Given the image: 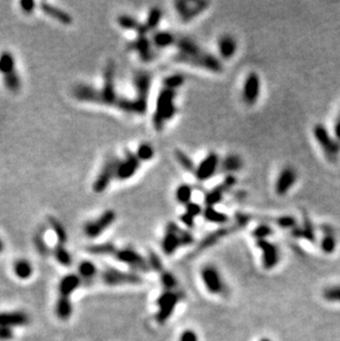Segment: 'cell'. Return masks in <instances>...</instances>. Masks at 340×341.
Returning a JSON list of instances; mask_svg holds the SVG:
<instances>
[{"instance_id": "obj_1", "label": "cell", "mask_w": 340, "mask_h": 341, "mask_svg": "<svg viewBox=\"0 0 340 341\" xmlns=\"http://www.w3.org/2000/svg\"><path fill=\"white\" fill-rule=\"evenodd\" d=\"M176 91L163 89L159 92L157 102H156V111L153 116V126L157 132H160L165 127L166 122L172 120L177 113V107L175 104Z\"/></svg>"}, {"instance_id": "obj_2", "label": "cell", "mask_w": 340, "mask_h": 341, "mask_svg": "<svg viewBox=\"0 0 340 341\" xmlns=\"http://www.w3.org/2000/svg\"><path fill=\"white\" fill-rule=\"evenodd\" d=\"M193 241V235L189 231L183 230L175 222H169L161 240V248L165 254L171 255L181 246L191 245Z\"/></svg>"}, {"instance_id": "obj_3", "label": "cell", "mask_w": 340, "mask_h": 341, "mask_svg": "<svg viewBox=\"0 0 340 341\" xmlns=\"http://www.w3.org/2000/svg\"><path fill=\"white\" fill-rule=\"evenodd\" d=\"M132 83L135 86L136 98L134 99L135 113L145 114L148 108V96L150 91V84H152V74L144 70H138L134 73Z\"/></svg>"}, {"instance_id": "obj_4", "label": "cell", "mask_w": 340, "mask_h": 341, "mask_svg": "<svg viewBox=\"0 0 340 341\" xmlns=\"http://www.w3.org/2000/svg\"><path fill=\"white\" fill-rule=\"evenodd\" d=\"M183 297V292L179 291H163L160 295L158 296L156 300L157 305V314L156 320L159 323H165L169 319L172 314L175 313L177 307L181 299Z\"/></svg>"}, {"instance_id": "obj_5", "label": "cell", "mask_w": 340, "mask_h": 341, "mask_svg": "<svg viewBox=\"0 0 340 341\" xmlns=\"http://www.w3.org/2000/svg\"><path fill=\"white\" fill-rule=\"evenodd\" d=\"M175 60L177 62L209 70V71L213 73H221L223 71V65L220 62V60L215 58L214 55L208 53V52L201 51L200 53L197 55H183L177 53L175 56Z\"/></svg>"}, {"instance_id": "obj_6", "label": "cell", "mask_w": 340, "mask_h": 341, "mask_svg": "<svg viewBox=\"0 0 340 341\" xmlns=\"http://www.w3.org/2000/svg\"><path fill=\"white\" fill-rule=\"evenodd\" d=\"M201 281L206 290L212 295H224L227 292V284L218 268L212 264L205 265L200 270Z\"/></svg>"}, {"instance_id": "obj_7", "label": "cell", "mask_w": 340, "mask_h": 341, "mask_svg": "<svg viewBox=\"0 0 340 341\" xmlns=\"http://www.w3.org/2000/svg\"><path fill=\"white\" fill-rule=\"evenodd\" d=\"M102 281L107 286H123V285H137L143 282V279L137 273L124 272V270L106 268L101 274Z\"/></svg>"}, {"instance_id": "obj_8", "label": "cell", "mask_w": 340, "mask_h": 341, "mask_svg": "<svg viewBox=\"0 0 340 341\" xmlns=\"http://www.w3.org/2000/svg\"><path fill=\"white\" fill-rule=\"evenodd\" d=\"M314 136H315V139L319 144L327 158L330 161H334L337 158L340 154V142L331 136L324 125L317 124L314 127Z\"/></svg>"}, {"instance_id": "obj_9", "label": "cell", "mask_w": 340, "mask_h": 341, "mask_svg": "<svg viewBox=\"0 0 340 341\" xmlns=\"http://www.w3.org/2000/svg\"><path fill=\"white\" fill-rule=\"evenodd\" d=\"M121 159L116 158V157H109V158L105 161V164L102 167L99 176L95 179L94 183H93V190L96 194H102L106 189H107L108 185L114 178H116V171L119 165Z\"/></svg>"}, {"instance_id": "obj_10", "label": "cell", "mask_w": 340, "mask_h": 341, "mask_svg": "<svg viewBox=\"0 0 340 341\" xmlns=\"http://www.w3.org/2000/svg\"><path fill=\"white\" fill-rule=\"evenodd\" d=\"M115 71H116L115 62L113 60H109L104 70V85L101 90L103 104L105 105H116L119 98L115 92Z\"/></svg>"}, {"instance_id": "obj_11", "label": "cell", "mask_w": 340, "mask_h": 341, "mask_svg": "<svg viewBox=\"0 0 340 341\" xmlns=\"http://www.w3.org/2000/svg\"><path fill=\"white\" fill-rule=\"evenodd\" d=\"M116 220V213L113 210H106V211L94 221L87 222L84 225V233L87 238L95 239L100 237L102 233H104L106 229L113 224Z\"/></svg>"}, {"instance_id": "obj_12", "label": "cell", "mask_w": 340, "mask_h": 341, "mask_svg": "<svg viewBox=\"0 0 340 341\" xmlns=\"http://www.w3.org/2000/svg\"><path fill=\"white\" fill-rule=\"evenodd\" d=\"M115 259L124 264H127L132 269L139 270V272H147L150 268L148 261H146L138 252L131 247L117 250L115 253Z\"/></svg>"}, {"instance_id": "obj_13", "label": "cell", "mask_w": 340, "mask_h": 341, "mask_svg": "<svg viewBox=\"0 0 340 341\" xmlns=\"http://www.w3.org/2000/svg\"><path fill=\"white\" fill-rule=\"evenodd\" d=\"M256 246L262 252V264L265 269H273L280 263V248L268 240H256Z\"/></svg>"}, {"instance_id": "obj_14", "label": "cell", "mask_w": 340, "mask_h": 341, "mask_svg": "<svg viewBox=\"0 0 340 341\" xmlns=\"http://www.w3.org/2000/svg\"><path fill=\"white\" fill-rule=\"evenodd\" d=\"M176 10L180 16L181 20L183 23H189V21L193 20L196 17L201 15L203 11L207 10V8L209 7V2L207 1H196V2H189V1H180L175 2Z\"/></svg>"}, {"instance_id": "obj_15", "label": "cell", "mask_w": 340, "mask_h": 341, "mask_svg": "<svg viewBox=\"0 0 340 341\" xmlns=\"http://www.w3.org/2000/svg\"><path fill=\"white\" fill-rule=\"evenodd\" d=\"M140 160L137 158L136 154L130 150L125 151V158L121 159L116 171V179L121 181L128 180L137 172L139 168Z\"/></svg>"}, {"instance_id": "obj_16", "label": "cell", "mask_w": 340, "mask_h": 341, "mask_svg": "<svg viewBox=\"0 0 340 341\" xmlns=\"http://www.w3.org/2000/svg\"><path fill=\"white\" fill-rule=\"evenodd\" d=\"M261 93V80L258 73L251 72L246 76L244 85H243L242 98L246 105H254L258 102Z\"/></svg>"}, {"instance_id": "obj_17", "label": "cell", "mask_w": 340, "mask_h": 341, "mask_svg": "<svg viewBox=\"0 0 340 341\" xmlns=\"http://www.w3.org/2000/svg\"><path fill=\"white\" fill-rule=\"evenodd\" d=\"M236 178L233 174H229L225 177L224 180L216 186L213 189L207 192L205 196V203L207 207H214L215 204H218L221 200L223 199V195L225 192H228L231 188L235 186Z\"/></svg>"}, {"instance_id": "obj_18", "label": "cell", "mask_w": 340, "mask_h": 341, "mask_svg": "<svg viewBox=\"0 0 340 341\" xmlns=\"http://www.w3.org/2000/svg\"><path fill=\"white\" fill-rule=\"evenodd\" d=\"M220 167V158L215 152H210L196 168V178L199 181H206L216 172Z\"/></svg>"}, {"instance_id": "obj_19", "label": "cell", "mask_w": 340, "mask_h": 341, "mask_svg": "<svg viewBox=\"0 0 340 341\" xmlns=\"http://www.w3.org/2000/svg\"><path fill=\"white\" fill-rule=\"evenodd\" d=\"M297 181V172L293 167H285L278 174L275 182V192L278 195H285L295 182Z\"/></svg>"}, {"instance_id": "obj_20", "label": "cell", "mask_w": 340, "mask_h": 341, "mask_svg": "<svg viewBox=\"0 0 340 341\" xmlns=\"http://www.w3.org/2000/svg\"><path fill=\"white\" fill-rule=\"evenodd\" d=\"M128 50L136 51L144 62H150L155 59V52L152 49V42L147 36H138L128 45Z\"/></svg>"}, {"instance_id": "obj_21", "label": "cell", "mask_w": 340, "mask_h": 341, "mask_svg": "<svg viewBox=\"0 0 340 341\" xmlns=\"http://www.w3.org/2000/svg\"><path fill=\"white\" fill-rule=\"evenodd\" d=\"M238 229H241V226L237 225L236 223L234 225L220 227V229L215 230L214 232H211L210 234H208L207 237L203 239L200 243H199V245L197 247V252H200L202 250H206V248L208 247L214 245V244L218 243L221 239L225 238L227 235L231 234L232 232H234V231H237Z\"/></svg>"}, {"instance_id": "obj_22", "label": "cell", "mask_w": 340, "mask_h": 341, "mask_svg": "<svg viewBox=\"0 0 340 341\" xmlns=\"http://www.w3.org/2000/svg\"><path fill=\"white\" fill-rule=\"evenodd\" d=\"M73 95L75 98L81 100V102L103 104V98H102L101 91L96 90L90 85L79 84L78 86H75L73 90Z\"/></svg>"}, {"instance_id": "obj_23", "label": "cell", "mask_w": 340, "mask_h": 341, "mask_svg": "<svg viewBox=\"0 0 340 341\" xmlns=\"http://www.w3.org/2000/svg\"><path fill=\"white\" fill-rule=\"evenodd\" d=\"M29 322V316L24 312L0 313V326L10 328L25 326Z\"/></svg>"}, {"instance_id": "obj_24", "label": "cell", "mask_w": 340, "mask_h": 341, "mask_svg": "<svg viewBox=\"0 0 340 341\" xmlns=\"http://www.w3.org/2000/svg\"><path fill=\"white\" fill-rule=\"evenodd\" d=\"M82 279L77 274H69L61 279L59 283L60 296L71 297V295L81 286Z\"/></svg>"}, {"instance_id": "obj_25", "label": "cell", "mask_w": 340, "mask_h": 341, "mask_svg": "<svg viewBox=\"0 0 340 341\" xmlns=\"http://www.w3.org/2000/svg\"><path fill=\"white\" fill-rule=\"evenodd\" d=\"M117 23L121 25L123 29L126 30H131V31H135L138 36H147L148 30L146 28L145 24L140 23L139 20H137L136 18L128 15H121L117 18Z\"/></svg>"}, {"instance_id": "obj_26", "label": "cell", "mask_w": 340, "mask_h": 341, "mask_svg": "<svg viewBox=\"0 0 340 341\" xmlns=\"http://www.w3.org/2000/svg\"><path fill=\"white\" fill-rule=\"evenodd\" d=\"M40 6H41V9L44 12V14L50 16L51 18H53L56 21H59V23L63 24H71L73 23V18L72 16L68 12L60 9V8H57L55 6H52L51 3L48 2H41L40 3Z\"/></svg>"}, {"instance_id": "obj_27", "label": "cell", "mask_w": 340, "mask_h": 341, "mask_svg": "<svg viewBox=\"0 0 340 341\" xmlns=\"http://www.w3.org/2000/svg\"><path fill=\"white\" fill-rule=\"evenodd\" d=\"M218 48L221 58L229 60L235 54L237 49L236 40L231 34H223V36L219 39Z\"/></svg>"}, {"instance_id": "obj_28", "label": "cell", "mask_w": 340, "mask_h": 341, "mask_svg": "<svg viewBox=\"0 0 340 341\" xmlns=\"http://www.w3.org/2000/svg\"><path fill=\"white\" fill-rule=\"evenodd\" d=\"M243 167V161L237 155H228L224 159L220 161V171L222 173L231 174L233 172H236Z\"/></svg>"}, {"instance_id": "obj_29", "label": "cell", "mask_w": 340, "mask_h": 341, "mask_svg": "<svg viewBox=\"0 0 340 341\" xmlns=\"http://www.w3.org/2000/svg\"><path fill=\"white\" fill-rule=\"evenodd\" d=\"M175 46L178 49V53L183 55H197L202 51L196 42L185 37L177 39Z\"/></svg>"}, {"instance_id": "obj_30", "label": "cell", "mask_w": 340, "mask_h": 341, "mask_svg": "<svg viewBox=\"0 0 340 341\" xmlns=\"http://www.w3.org/2000/svg\"><path fill=\"white\" fill-rule=\"evenodd\" d=\"M73 314V306L71 303L70 297L60 296L55 304V315L61 320H69Z\"/></svg>"}, {"instance_id": "obj_31", "label": "cell", "mask_w": 340, "mask_h": 341, "mask_svg": "<svg viewBox=\"0 0 340 341\" xmlns=\"http://www.w3.org/2000/svg\"><path fill=\"white\" fill-rule=\"evenodd\" d=\"M291 235L297 239H306L311 242L315 241V232H314V226L311 220L307 217H305L303 225L294 227L291 230Z\"/></svg>"}, {"instance_id": "obj_32", "label": "cell", "mask_w": 340, "mask_h": 341, "mask_svg": "<svg viewBox=\"0 0 340 341\" xmlns=\"http://www.w3.org/2000/svg\"><path fill=\"white\" fill-rule=\"evenodd\" d=\"M175 36L168 31H157L153 36L154 46L158 49H166V48L176 45Z\"/></svg>"}, {"instance_id": "obj_33", "label": "cell", "mask_w": 340, "mask_h": 341, "mask_svg": "<svg viewBox=\"0 0 340 341\" xmlns=\"http://www.w3.org/2000/svg\"><path fill=\"white\" fill-rule=\"evenodd\" d=\"M16 72V62L13 55L9 51H2L0 53V73L3 76Z\"/></svg>"}, {"instance_id": "obj_34", "label": "cell", "mask_w": 340, "mask_h": 341, "mask_svg": "<svg viewBox=\"0 0 340 341\" xmlns=\"http://www.w3.org/2000/svg\"><path fill=\"white\" fill-rule=\"evenodd\" d=\"M202 216L208 222L215 223V224H225L229 222V217L227 214L218 211L214 207H206Z\"/></svg>"}, {"instance_id": "obj_35", "label": "cell", "mask_w": 340, "mask_h": 341, "mask_svg": "<svg viewBox=\"0 0 340 341\" xmlns=\"http://www.w3.org/2000/svg\"><path fill=\"white\" fill-rule=\"evenodd\" d=\"M97 268L91 261H82L78 265V276L84 281L90 282L96 276Z\"/></svg>"}, {"instance_id": "obj_36", "label": "cell", "mask_w": 340, "mask_h": 341, "mask_svg": "<svg viewBox=\"0 0 340 341\" xmlns=\"http://www.w3.org/2000/svg\"><path fill=\"white\" fill-rule=\"evenodd\" d=\"M13 270L16 276L20 279H28L33 273L32 265L26 260H18L13 266Z\"/></svg>"}, {"instance_id": "obj_37", "label": "cell", "mask_w": 340, "mask_h": 341, "mask_svg": "<svg viewBox=\"0 0 340 341\" xmlns=\"http://www.w3.org/2000/svg\"><path fill=\"white\" fill-rule=\"evenodd\" d=\"M53 255H54L55 260L59 262L62 266L69 268V266L72 264V257H71V254L64 247V244L57 243L55 247L53 248Z\"/></svg>"}, {"instance_id": "obj_38", "label": "cell", "mask_w": 340, "mask_h": 341, "mask_svg": "<svg viewBox=\"0 0 340 341\" xmlns=\"http://www.w3.org/2000/svg\"><path fill=\"white\" fill-rule=\"evenodd\" d=\"M85 250L95 255H109L116 253V247L112 243H103V244H94V245L87 246Z\"/></svg>"}, {"instance_id": "obj_39", "label": "cell", "mask_w": 340, "mask_h": 341, "mask_svg": "<svg viewBox=\"0 0 340 341\" xmlns=\"http://www.w3.org/2000/svg\"><path fill=\"white\" fill-rule=\"evenodd\" d=\"M161 18H162V10L159 7H153L149 11L147 20H146V24H145L148 32L153 31V30H155L158 27Z\"/></svg>"}, {"instance_id": "obj_40", "label": "cell", "mask_w": 340, "mask_h": 341, "mask_svg": "<svg viewBox=\"0 0 340 341\" xmlns=\"http://www.w3.org/2000/svg\"><path fill=\"white\" fill-rule=\"evenodd\" d=\"M49 224L51 225L52 230L54 231V233L56 235L57 242L60 244H65L68 241V234H66V231L64 229V226L62 225V223L57 220V219L53 217H49Z\"/></svg>"}, {"instance_id": "obj_41", "label": "cell", "mask_w": 340, "mask_h": 341, "mask_svg": "<svg viewBox=\"0 0 340 341\" xmlns=\"http://www.w3.org/2000/svg\"><path fill=\"white\" fill-rule=\"evenodd\" d=\"M191 196H192V188L189 185H180L176 190V200L178 201L180 204L187 205L188 203L191 202Z\"/></svg>"}, {"instance_id": "obj_42", "label": "cell", "mask_w": 340, "mask_h": 341, "mask_svg": "<svg viewBox=\"0 0 340 341\" xmlns=\"http://www.w3.org/2000/svg\"><path fill=\"white\" fill-rule=\"evenodd\" d=\"M175 156H176L177 161H178L181 167H183L185 170V171H189V172H194V171H196L197 167H196V166H194L192 159L190 158V157L187 154H185L184 151L180 150V149H176Z\"/></svg>"}, {"instance_id": "obj_43", "label": "cell", "mask_w": 340, "mask_h": 341, "mask_svg": "<svg viewBox=\"0 0 340 341\" xmlns=\"http://www.w3.org/2000/svg\"><path fill=\"white\" fill-rule=\"evenodd\" d=\"M184 80L185 78L183 74H179V73L171 74V75L163 78L162 85H163V87H165V89L176 91L177 89H178V87H180L181 85L183 84Z\"/></svg>"}, {"instance_id": "obj_44", "label": "cell", "mask_w": 340, "mask_h": 341, "mask_svg": "<svg viewBox=\"0 0 340 341\" xmlns=\"http://www.w3.org/2000/svg\"><path fill=\"white\" fill-rule=\"evenodd\" d=\"M320 248L322 250V252L326 253V254H330V253H333L335 251L336 240L333 232L329 231V229H327L325 231V235L324 238H322L321 243H320Z\"/></svg>"}, {"instance_id": "obj_45", "label": "cell", "mask_w": 340, "mask_h": 341, "mask_svg": "<svg viewBox=\"0 0 340 341\" xmlns=\"http://www.w3.org/2000/svg\"><path fill=\"white\" fill-rule=\"evenodd\" d=\"M136 156L140 161H149L154 158L155 150L150 144L143 143L137 148Z\"/></svg>"}, {"instance_id": "obj_46", "label": "cell", "mask_w": 340, "mask_h": 341, "mask_svg": "<svg viewBox=\"0 0 340 341\" xmlns=\"http://www.w3.org/2000/svg\"><path fill=\"white\" fill-rule=\"evenodd\" d=\"M160 282L165 291H177L178 287V281L171 273L163 270L160 274Z\"/></svg>"}, {"instance_id": "obj_47", "label": "cell", "mask_w": 340, "mask_h": 341, "mask_svg": "<svg viewBox=\"0 0 340 341\" xmlns=\"http://www.w3.org/2000/svg\"><path fill=\"white\" fill-rule=\"evenodd\" d=\"M3 82H4V85H6L7 89L10 91L11 93H17V92H19L21 87V82L17 72L3 76Z\"/></svg>"}, {"instance_id": "obj_48", "label": "cell", "mask_w": 340, "mask_h": 341, "mask_svg": "<svg viewBox=\"0 0 340 341\" xmlns=\"http://www.w3.org/2000/svg\"><path fill=\"white\" fill-rule=\"evenodd\" d=\"M274 233V230L268 224H260L255 227V229L252 231V235L256 240H266L267 238L271 237Z\"/></svg>"}, {"instance_id": "obj_49", "label": "cell", "mask_w": 340, "mask_h": 341, "mask_svg": "<svg viewBox=\"0 0 340 341\" xmlns=\"http://www.w3.org/2000/svg\"><path fill=\"white\" fill-rule=\"evenodd\" d=\"M322 297L330 303H340V285L325 288L322 292Z\"/></svg>"}, {"instance_id": "obj_50", "label": "cell", "mask_w": 340, "mask_h": 341, "mask_svg": "<svg viewBox=\"0 0 340 341\" xmlns=\"http://www.w3.org/2000/svg\"><path fill=\"white\" fill-rule=\"evenodd\" d=\"M274 223L277 224L278 226L284 227V229H291L293 230L294 227L297 226V222H296V219L291 216H281L278 218L274 219Z\"/></svg>"}, {"instance_id": "obj_51", "label": "cell", "mask_w": 340, "mask_h": 341, "mask_svg": "<svg viewBox=\"0 0 340 341\" xmlns=\"http://www.w3.org/2000/svg\"><path fill=\"white\" fill-rule=\"evenodd\" d=\"M147 261H148V264L150 266V268H153L154 270H156V272H158L159 274L165 270V269H163L162 262L160 260V257H159L155 252L150 251L148 253V260Z\"/></svg>"}, {"instance_id": "obj_52", "label": "cell", "mask_w": 340, "mask_h": 341, "mask_svg": "<svg viewBox=\"0 0 340 341\" xmlns=\"http://www.w3.org/2000/svg\"><path fill=\"white\" fill-rule=\"evenodd\" d=\"M115 106L118 107L119 109H122V111L125 112V113H135L134 99L119 97Z\"/></svg>"}, {"instance_id": "obj_53", "label": "cell", "mask_w": 340, "mask_h": 341, "mask_svg": "<svg viewBox=\"0 0 340 341\" xmlns=\"http://www.w3.org/2000/svg\"><path fill=\"white\" fill-rule=\"evenodd\" d=\"M34 245H35V247H37V250L39 251V253H41V254L44 255V256L50 253V251H49V247L47 245V243L44 242V240H43V237H42L41 233H38L34 237Z\"/></svg>"}, {"instance_id": "obj_54", "label": "cell", "mask_w": 340, "mask_h": 341, "mask_svg": "<svg viewBox=\"0 0 340 341\" xmlns=\"http://www.w3.org/2000/svg\"><path fill=\"white\" fill-rule=\"evenodd\" d=\"M178 341H199V336L193 329H184L180 334Z\"/></svg>"}, {"instance_id": "obj_55", "label": "cell", "mask_w": 340, "mask_h": 341, "mask_svg": "<svg viewBox=\"0 0 340 341\" xmlns=\"http://www.w3.org/2000/svg\"><path fill=\"white\" fill-rule=\"evenodd\" d=\"M185 212L190 214V216H192L193 218H196L198 216H200V214H202L203 210L198 203L190 202L185 205Z\"/></svg>"}, {"instance_id": "obj_56", "label": "cell", "mask_w": 340, "mask_h": 341, "mask_svg": "<svg viewBox=\"0 0 340 341\" xmlns=\"http://www.w3.org/2000/svg\"><path fill=\"white\" fill-rule=\"evenodd\" d=\"M12 338H13L12 329L0 326V341H8Z\"/></svg>"}, {"instance_id": "obj_57", "label": "cell", "mask_w": 340, "mask_h": 341, "mask_svg": "<svg viewBox=\"0 0 340 341\" xmlns=\"http://www.w3.org/2000/svg\"><path fill=\"white\" fill-rule=\"evenodd\" d=\"M35 2L32 0H24V1H20V7L22 11H25L26 14H31L34 10Z\"/></svg>"}, {"instance_id": "obj_58", "label": "cell", "mask_w": 340, "mask_h": 341, "mask_svg": "<svg viewBox=\"0 0 340 341\" xmlns=\"http://www.w3.org/2000/svg\"><path fill=\"white\" fill-rule=\"evenodd\" d=\"M180 220L187 227H192L194 225V218L192 216H190V214H188L187 212L181 214Z\"/></svg>"}, {"instance_id": "obj_59", "label": "cell", "mask_w": 340, "mask_h": 341, "mask_svg": "<svg viewBox=\"0 0 340 341\" xmlns=\"http://www.w3.org/2000/svg\"><path fill=\"white\" fill-rule=\"evenodd\" d=\"M334 133H335V138L337 139L338 142H340V116L337 119L335 123V127H334Z\"/></svg>"}, {"instance_id": "obj_60", "label": "cell", "mask_w": 340, "mask_h": 341, "mask_svg": "<svg viewBox=\"0 0 340 341\" xmlns=\"http://www.w3.org/2000/svg\"><path fill=\"white\" fill-rule=\"evenodd\" d=\"M259 341H273V340L267 338V337H263V338H261Z\"/></svg>"}, {"instance_id": "obj_61", "label": "cell", "mask_w": 340, "mask_h": 341, "mask_svg": "<svg viewBox=\"0 0 340 341\" xmlns=\"http://www.w3.org/2000/svg\"><path fill=\"white\" fill-rule=\"evenodd\" d=\"M2 250H3V242L1 241V239H0V253L2 252Z\"/></svg>"}]
</instances>
